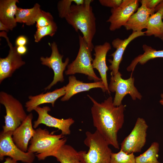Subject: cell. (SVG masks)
Here are the masks:
<instances>
[{"label":"cell","instance_id":"obj_1","mask_svg":"<svg viewBox=\"0 0 163 163\" xmlns=\"http://www.w3.org/2000/svg\"><path fill=\"white\" fill-rule=\"evenodd\" d=\"M87 96L93 103L91 112L96 130L109 145L119 149L117 134L124 123L125 106L121 104L115 106L111 96L99 103L90 95Z\"/></svg>","mask_w":163,"mask_h":163},{"label":"cell","instance_id":"obj_2","mask_svg":"<svg viewBox=\"0 0 163 163\" xmlns=\"http://www.w3.org/2000/svg\"><path fill=\"white\" fill-rule=\"evenodd\" d=\"M93 0H85L82 5H72L70 13L65 18L76 32L80 30L89 48L92 51V40L96 31V18L91 4Z\"/></svg>","mask_w":163,"mask_h":163},{"label":"cell","instance_id":"obj_3","mask_svg":"<svg viewBox=\"0 0 163 163\" xmlns=\"http://www.w3.org/2000/svg\"><path fill=\"white\" fill-rule=\"evenodd\" d=\"M67 140L61 134H53L46 129L39 128L35 130L27 152L36 153L39 160H43L66 144Z\"/></svg>","mask_w":163,"mask_h":163},{"label":"cell","instance_id":"obj_4","mask_svg":"<svg viewBox=\"0 0 163 163\" xmlns=\"http://www.w3.org/2000/svg\"><path fill=\"white\" fill-rule=\"evenodd\" d=\"M84 144L89 148L85 151L78 152L83 163H110L112 152L109 145L97 131L94 133L88 131Z\"/></svg>","mask_w":163,"mask_h":163},{"label":"cell","instance_id":"obj_5","mask_svg":"<svg viewBox=\"0 0 163 163\" xmlns=\"http://www.w3.org/2000/svg\"><path fill=\"white\" fill-rule=\"evenodd\" d=\"M79 49L75 59L67 66L65 72L66 75L76 73L83 74L88 76V79L94 82L101 81L95 73L92 66V51L89 48L82 36L79 35Z\"/></svg>","mask_w":163,"mask_h":163},{"label":"cell","instance_id":"obj_6","mask_svg":"<svg viewBox=\"0 0 163 163\" xmlns=\"http://www.w3.org/2000/svg\"><path fill=\"white\" fill-rule=\"evenodd\" d=\"M0 103L5 107V125L3 131H14L27 116L21 103L11 95L3 91L0 92Z\"/></svg>","mask_w":163,"mask_h":163},{"label":"cell","instance_id":"obj_7","mask_svg":"<svg viewBox=\"0 0 163 163\" xmlns=\"http://www.w3.org/2000/svg\"><path fill=\"white\" fill-rule=\"evenodd\" d=\"M132 73L130 77L126 79L122 78L119 72L111 75L108 88L110 92H115L113 101L115 106H118L122 104L123 99L127 94H129L133 100L141 99L142 95L134 86V78Z\"/></svg>","mask_w":163,"mask_h":163},{"label":"cell","instance_id":"obj_8","mask_svg":"<svg viewBox=\"0 0 163 163\" xmlns=\"http://www.w3.org/2000/svg\"><path fill=\"white\" fill-rule=\"evenodd\" d=\"M148 128L145 120L138 118L132 131L122 142L120 149L127 154L141 152L146 142Z\"/></svg>","mask_w":163,"mask_h":163},{"label":"cell","instance_id":"obj_9","mask_svg":"<svg viewBox=\"0 0 163 163\" xmlns=\"http://www.w3.org/2000/svg\"><path fill=\"white\" fill-rule=\"evenodd\" d=\"M13 131L4 132L0 133V159L2 160L5 156L24 163H33L35 156L33 153L25 152L19 149L12 139Z\"/></svg>","mask_w":163,"mask_h":163},{"label":"cell","instance_id":"obj_10","mask_svg":"<svg viewBox=\"0 0 163 163\" xmlns=\"http://www.w3.org/2000/svg\"><path fill=\"white\" fill-rule=\"evenodd\" d=\"M51 54L49 57H41L40 60L42 64L51 69L54 72V77L52 82L45 88V90L50 89L58 82H62L64 81L63 72L68 65L69 59L67 57L63 62V55L59 53L57 45L53 42L51 45Z\"/></svg>","mask_w":163,"mask_h":163},{"label":"cell","instance_id":"obj_11","mask_svg":"<svg viewBox=\"0 0 163 163\" xmlns=\"http://www.w3.org/2000/svg\"><path fill=\"white\" fill-rule=\"evenodd\" d=\"M138 0H123L117 8L111 9V15L107 22L110 23L109 29L114 31L124 26L139 8Z\"/></svg>","mask_w":163,"mask_h":163},{"label":"cell","instance_id":"obj_12","mask_svg":"<svg viewBox=\"0 0 163 163\" xmlns=\"http://www.w3.org/2000/svg\"><path fill=\"white\" fill-rule=\"evenodd\" d=\"M0 37L5 38L10 47L7 57L0 58V83L6 78L11 77L15 71L25 65V62L22 59L21 56L17 53L16 46L13 47L7 36L6 32H0Z\"/></svg>","mask_w":163,"mask_h":163},{"label":"cell","instance_id":"obj_13","mask_svg":"<svg viewBox=\"0 0 163 163\" xmlns=\"http://www.w3.org/2000/svg\"><path fill=\"white\" fill-rule=\"evenodd\" d=\"M34 110L38 114V117L34 122V128H36L40 124H43L49 127L58 129L61 130V134L64 136L70 134V127L75 122L72 118L59 119L53 117L49 114L48 112L51 109L47 106L43 107L39 106Z\"/></svg>","mask_w":163,"mask_h":163},{"label":"cell","instance_id":"obj_14","mask_svg":"<svg viewBox=\"0 0 163 163\" xmlns=\"http://www.w3.org/2000/svg\"><path fill=\"white\" fill-rule=\"evenodd\" d=\"M33 115L28 114L21 124L13 131L12 140L17 146L25 152L28 151L29 141L34 136L35 130L32 124Z\"/></svg>","mask_w":163,"mask_h":163},{"label":"cell","instance_id":"obj_15","mask_svg":"<svg viewBox=\"0 0 163 163\" xmlns=\"http://www.w3.org/2000/svg\"><path fill=\"white\" fill-rule=\"evenodd\" d=\"M145 31L134 32L124 40L117 38L113 40L112 45L116 50L110 55L113 57V59L108 60L111 64L109 68L111 71V75H114L119 72V65L122 60L124 53L129 43L135 38L145 35Z\"/></svg>","mask_w":163,"mask_h":163},{"label":"cell","instance_id":"obj_16","mask_svg":"<svg viewBox=\"0 0 163 163\" xmlns=\"http://www.w3.org/2000/svg\"><path fill=\"white\" fill-rule=\"evenodd\" d=\"M111 49L110 44L107 42L101 45H95L93 49L95 57L92 62L93 68L96 69L99 72L106 91L109 94L110 92L108 90L107 80V72L109 68L106 64V57L107 53Z\"/></svg>","mask_w":163,"mask_h":163},{"label":"cell","instance_id":"obj_17","mask_svg":"<svg viewBox=\"0 0 163 163\" xmlns=\"http://www.w3.org/2000/svg\"><path fill=\"white\" fill-rule=\"evenodd\" d=\"M69 81L68 83L65 86V94L61 99L62 101H67L76 94L94 88H100L104 92L106 91L102 80L92 83H84L77 80L74 75H72L69 77Z\"/></svg>","mask_w":163,"mask_h":163},{"label":"cell","instance_id":"obj_18","mask_svg":"<svg viewBox=\"0 0 163 163\" xmlns=\"http://www.w3.org/2000/svg\"><path fill=\"white\" fill-rule=\"evenodd\" d=\"M139 2L141 4V6L124 26L127 30H131L133 32L142 31L146 28L151 15L155 12V10L148 9L144 2Z\"/></svg>","mask_w":163,"mask_h":163},{"label":"cell","instance_id":"obj_19","mask_svg":"<svg viewBox=\"0 0 163 163\" xmlns=\"http://www.w3.org/2000/svg\"><path fill=\"white\" fill-rule=\"evenodd\" d=\"M65 86L52 92L42 93L36 96H30L29 100L25 103L27 111L30 112L40 105L44 104L50 103L54 107L56 100L65 95Z\"/></svg>","mask_w":163,"mask_h":163},{"label":"cell","instance_id":"obj_20","mask_svg":"<svg viewBox=\"0 0 163 163\" xmlns=\"http://www.w3.org/2000/svg\"><path fill=\"white\" fill-rule=\"evenodd\" d=\"M18 0L0 1V21L12 30L17 25L15 15L18 8L16 5Z\"/></svg>","mask_w":163,"mask_h":163},{"label":"cell","instance_id":"obj_21","mask_svg":"<svg viewBox=\"0 0 163 163\" xmlns=\"http://www.w3.org/2000/svg\"><path fill=\"white\" fill-rule=\"evenodd\" d=\"M60 163H83L78 152L70 145L65 144L53 153Z\"/></svg>","mask_w":163,"mask_h":163},{"label":"cell","instance_id":"obj_22","mask_svg":"<svg viewBox=\"0 0 163 163\" xmlns=\"http://www.w3.org/2000/svg\"><path fill=\"white\" fill-rule=\"evenodd\" d=\"M143 53L140 54L135 58L126 68L128 72L132 73L138 63L144 65L148 61L158 58H163V50H156L151 46L145 44L142 46Z\"/></svg>","mask_w":163,"mask_h":163},{"label":"cell","instance_id":"obj_23","mask_svg":"<svg viewBox=\"0 0 163 163\" xmlns=\"http://www.w3.org/2000/svg\"><path fill=\"white\" fill-rule=\"evenodd\" d=\"M41 9L40 5L36 3L32 8L28 9L18 8L15 15L17 23L25 24L27 26L34 25Z\"/></svg>","mask_w":163,"mask_h":163},{"label":"cell","instance_id":"obj_24","mask_svg":"<svg viewBox=\"0 0 163 163\" xmlns=\"http://www.w3.org/2000/svg\"><path fill=\"white\" fill-rule=\"evenodd\" d=\"M146 29L145 34L146 36L153 35L155 37L161 38L163 34V21L160 11L151 15Z\"/></svg>","mask_w":163,"mask_h":163},{"label":"cell","instance_id":"obj_25","mask_svg":"<svg viewBox=\"0 0 163 163\" xmlns=\"http://www.w3.org/2000/svg\"><path fill=\"white\" fill-rule=\"evenodd\" d=\"M159 148L158 142H153L145 152L135 157L136 163H161L158 160Z\"/></svg>","mask_w":163,"mask_h":163},{"label":"cell","instance_id":"obj_26","mask_svg":"<svg viewBox=\"0 0 163 163\" xmlns=\"http://www.w3.org/2000/svg\"><path fill=\"white\" fill-rule=\"evenodd\" d=\"M57 26L54 21L50 25L37 29L34 35V41L38 43L45 36L53 37L57 31Z\"/></svg>","mask_w":163,"mask_h":163},{"label":"cell","instance_id":"obj_27","mask_svg":"<svg viewBox=\"0 0 163 163\" xmlns=\"http://www.w3.org/2000/svg\"><path fill=\"white\" fill-rule=\"evenodd\" d=\"M85 2L84 0H62L59 1L57 4V9L59 15L62 18H65L70 13L72 3L74 2L78 5H82Z\"/></svg>","mask_w":163,"mask_h":163},{"label":"cell","instance_id":"obj_28","mask_svg":"<svg viewBox=\"0 0 163 163\" xmlns=\"http://www.w3.org/2000/svg\"><path fill=\"white\" fill-rule=\"evenodd\" d=\"M110 163H136L133 153L127 154L120 149L116 153L112 152Z\"/></svg>","mask_w":163,"mask_h":163},{"label":"cell","instance_id":"obj_29","mask_svg":"<svg viewBox=\"0 0 163 163\" xmlns=\"http://www.w3.org/2000/svg\"><path fill=\"white\" fill-rule=\"evenodd\" d=\"M54 22L53 17L50 13L41 10L36 21L37 29L48 25Z\"/></svg>","mask_w":163,"mask_h":163},{"label":"cell","instance_id":"obj_30","mask_svg":"<svg viewBox=\"0 0 163 163\" xmlns=\"http://www.w3.org/2000/svg\"><path fill=\"white\" fill-rule=\"evenodd\" d=\"M123 0H99L102 5L114 9L118 7L122 3Z\"/></svg>","mask_w":163,"mask_h":163},{"label":"cell","instance_id":"obj_31","mask_svg":"<svg viewBox=\"0 0 163 163\" xmlns=\"http://www.w3.org/2000/svg\"><path fill=\"white\" fill-rule=\"evenodd\" d=\"M162 0H141L144 2L148 9L155 10L157 6L162 1Z\"/></svg>","mask_w":163,"mask_h":163},{"label":"cell","instance_id":"obj_32","mask_svg":"<svg viewBox=\"0 0 163 163\" xmlns=\"http://www.w3.org/2000/svg\"><path fill=\"white\" fill-rule=\"evenodd\" d=\"M28 42L27 38L24 35H20L16 39L15 43L17 46H25Z\"/></svg>","mask_w":163,"mask_h":163},{"label":"cell","instance_id":"obj_33","mask_svg":"<svg viewBox=\"0 0 163 163\" xmlns=\"http://www.w3.org/2000/svg\"><path fill=\"white\" fill-rule=\"evenodd\" d=\"M16 50L18 54L22 56L26 53L27 48L25 46H16Z\"/></svg>","mask_w":163,"mask_h":163},{"label":"cell","instance_id":"obj_34","mask_svg":"<svg viewBox=\"0 0 163 163\" xmlns=\"http://www.w3.org/2000/svg\"><path fill=\"white\" fill-rule=\"evenodd\" d=\"M158 11H160L161 12L162 19H163V0H162L155 8V12Z\"/></svg>","mask_w":163,"mask_h":163},{"label":"cell","instance_id":"obj_35","mask_svg":"<svg viewBox=\"0 0 163 163\" xmlns=\"http://www.w3.org/2000/svg\"><path fill=\"white\" fill-rule=\"evenodd\" d=\"M2 163H19L18 161L11 158L8 157L5 159V161Z\"/></svg>","mask_w":163,"mask_h":163},{"label":"cell","instance_id":"obj_36","mask_svg":"<svg viewBox=\"0 0 163 163\" xmlns=\"http://www.w3.org/2000/svg\"><path fill=\"white\" fill-rule=\"evenodd\" d=\"M0 30L8 32L10 30L5 25L0 21Z\"/></svg>","mask_w":163,"mask_h":163},{"label":"cell","instance_id":"obj_37","mask_svg":"<svg viewBox=\"0 0 163 163\" xmlns=\"http://www.w3.org/2000/svg\"><path fill=\"white\" fill-rule=\"evenodd\" d=\"M159 102L163 106V98H162L159 101Z\"/></svg>","mask_w":163,"mask_h":163},{"label":"cell","instance_id":"obj_38","mask_svg":"<svg viewBox=\"0 0 163 163\" xmlns=\"http://www.w3.org/2000/svg\"><path fill=\"white\" fill-rule=\"evenodd\" d=\"M162 40V41H163V35H162V36L161 37V38H160Z\"/></svg>","mask_w":163,"mask_h":163},{"label":"cell","instance_id":"obj_39","mask_svg":"<svg viewBox=\"0 0 163 163\" xmlns=\"http://www.w3.org/2000/svg\"><path fill=\"white\" fill-rule=\"evenodd\" d=\"M161 97L162 98H163V93H162L161 94Z\"/></svg>","mask_w":163,"mask_h":163}]
</instances>
